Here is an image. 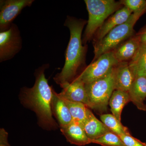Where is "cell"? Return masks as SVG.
Here are the masks:
<instances>
[{
    "label": "cell",
    "mask_w": 146,
    "mask_h": 146,
    "mask_svg": "<svg viewBox=\"0 0 146 146\" xmlns=\"http://www.w3.org/2000/svg\"><path fill=\"white\" fill-rule=\"evenodd\" d=\"M82 126L86 136L91 141L108 132H112L102 122L95 117L91 110H89L87 119Z\"/></svg>",
    "instance_id": "2e32d148"
},
{
    "label": "cell",
    "mask_w": 146,
    "mask_h": 146,
    "mask_svg": "<svg viewBox=\"0 0 146 146\" xmlns=\"http://www.w3.org/2000/svg\"><path fill=\"white\" fill-rule=\"evenodd\" d=\"M115 68L102 78L85 84L89 108L100 112L107 110L110 97L115 90Z\"/></svg>",
    "instance_id": "5b68a950"
},
{
    "label": "cell",
    "mask_w": 146,
    "mask_h": 146,
    "mask_svg": "<svg viewBox=\"0 0 146 146\" xmlns=\"http://www.w3.org/2000/svg\"><path fill=\"white\" fill-rule=\"evenodd\" d=\"M123 6L128 9L132 13L146 11V1L145 0H121Z\"/></svg>",
    "instance_id": "7402d4cb"
},
{
    "label": "cell",
    "mask_w": 146,
    "mask_h": 146,
    "mask_svg": "<svg viewBox=\"0 0 146 146\" xmlns=\"http://www.w3.org/2000/svg\"><path fill=\"white\" fill-rule=\"evenodd\" d=\"M22 47V37L16 24H12L8 30L0 33L1 62L13 58L20 51Z\"/></svg>",
    "instance_id": "52a82bcc"
},
{
    "label": "cell",
    "mask_w": 146,
    "mask_h": 146,
    "mask_svg": "<svg viewBox=\"0 0 146 146\" xmlns=\"http://www.w3.org/2000/svg\"><path fill=\"white\" fill-rule=\"evenodd\" d=\"M135 78L129 62H119L114 71L115 90L128 92Z\"/></svg>",
    "instance_id": "8fae6325"
},
{
    "label": "cell",
    "mask_w": 146,
    "mask_h": 146,
    "mask_svg": "<svg viewBox=\"0 0 146 146\" xmlns=\"http://www.w3.org/2000/svg\"><path fill=\"white\" fill-rule=\"evenodd\" d=\"M102 122L113 133L119 136L124 134H130L128 128L123 125L121 121H119L113 115L103 114L100 116Z\"/></svg>",
    "instance_id": "ffe728a7"
},
{
    "label": "cell",
    "mask_w": 146,
    "mask_h": 146,
    "mask_svg": "<svg viewBox=\"0 0 146 146\" xmlns=\"http://www.w3.org/2000/svg\"><path fill=\"white\" fill-rule=\"evenodd\" d=\"M119 63L113 52H108L92 61L77 77L85 84L91 83L107 75Z\"/></svg>",
    "instance_id": "8992f818"
},
{
    "label": "cell",
    "mask_w": 146,
    "mask_h": 146,
    "mask_svg": "<svg viewBox=\"0 0 146 146\" xmlns=\"http://www.w3.org/2000/svg\"><path fill=\"white\" fill-rule=\"evenodd\" d=\"M51 109L53 115L59 123V127L69 124L72 121V118L69 108L58 94L53 89L51 102Z\"/></svg>",
    "instance_id": "9a60e30c"
},
{
    "label": "cell",
    "mask_w": 146,
    "mask_h": 146,
    "mask_svg": "<svg viewBox=\"0 0 146 146\" xmlns=\"http://www.w3.org/2000/svg\"><path fill=\"white\" fill-rule=\"evenodd\" d=\"M49 67V64H44L35 70L34 85L31 88H22L19 98L25 107L35 112L39 126L50 131L57 129L59 126L53 117L52 111L53 89L49 85L45 76V71Z\"/></svg>",
    "instance_id": "6da1fadb"
},
{
    "label": "cell",
    "mask_w": 146,
    "mask_h": 146,
    "mask_svg": "<svg viewBox=\"0 0 146 146\" xmlns=\"http://www.w3.org/2000/svg\"><path fill=\"white\" fill-rule=\"evenodd\" d=\"M60 87L63 90L58 95L61 98L71 101L82 103L89 108L85 84L78 77L71 83L66 84Z\"/></svg>",
    "instance_id": "30bf717a"
},
{
    "label": "cell",
    "mask_w": 146,
    "mask_h": 146,
    "mask_svg": "<svg viewBox=\"0 0 146 146\" xmlns=\"http://www.w3.org/2000/svg\"><path fill=\"white\" fill-rule=\"evenodd\" d=\"M34 0H1L0 31L8 30L16 17L25 7L31 6Z\"/></svg>",
    "instance_id": "ba28073f"
},
{
    "label": "cell",
    "mask_w": 146,
    "mask_h": 146,
    "mask_svg": "<svg viewBox=\"0 0 146 146\" xmlns=\"http://www.w3.org/2000/svg\"><path fill=\"white\" fill-rule=\"evenodd\" d=\"M60 97L69 108L73 121L78 122L82 125L88 118L90 110L89 108L82 103L71 101Z\"/></svg>",
    "instance_id": "d6986e66"
},
{
    "label": "cell",
    "mask_w": 146,
    "mask_h": 146,
    "mask_svg": "<svg viewBox=\"0 0 146 146\" xmlns=\"http://www.w3.org/2000/svg\"><path fill=\"white\" fill-rule=\"evenodd\" d=\"M8 133L4 129L0 130V145L1 146H10L8 142Z\"/></svg>",
    "instance_id": "cb8c5ba5"
},
{
    "label": "cell",
    "mask_w": 146,
    "mask_h": 146,
    "mask_svg": "<svg viewBox=\"0 0 146 146\" xmlns=\"http://www.w3.org/2000/svg\"><path fill=\"white\" fill-rule=\"evenodd\" d=\"M91 143L102 146H126L119 136L113 132L106 133L100 138L91 141Z\"/></svg>",
    "instance_id": "44dd1931"
},
{
    "label": "cell",
    "mask_w": 146,
    "mask_h": 146,
    "mask_svg": "<svg viewBox=\"0 0 146 146\" xmlns=\"http://www.w3.org/2000/svg\"><path fill=\"white\" fill-rule=\"evenodd\" d=\"M60 128L67 141L71 144L82 146L91 143V140L86 136L82 125L78 122L72 120L69 124Z\"/></svg>",
    "instance_id": "7c38bea8"
},
{
    "label": "cell",
    "mask_w": 146,
    "mask_h": 146,
    "mask_svg": "<svg viewBox=\"0 0 146 146\" xmlns=\"http://www.w3.org/2000/svg\"><path fill=\"white\" fill-rule=\"evenodd\" d=\"M141 43L136 34L131 36L112 51L119 62H129L138 52Z\"/></svg>",
    "instance_id": "4fadbf2b"
},
{
    "label": "cell",
    "mask_w": 146,
    "mask_h": 146,
    "mask_svg": "<svg viewBox=\"0 0 146 146\" xmlns=\"http://www.w3.org/2000/svg\"><path fill=\"white\" fill-rule=\"evenodd\" d=\"M136 35L140 39L141 44L146 45V25L140 30Z\"/></svg>",
    "instance_id": "d4e9b609"
},
{
    "label": "cell",
    "mask_w": 146,
    "mask_h": 146,
    "mask_svg": "<svg viewBox=\"0 0 146 146\" xmlns=\"http://www.w3.org/2000/svg\"><path fill=\"white\" fill-rule=\"evenodd\" d=\"M132 13L131 11L123 6L110 16L94 34L92 39L93 44L101 40L116 27L126 22Z\"/></svg>",
    "instance_id": "9c48e42d"
},
{
    "label": "cell",
    "mask_w": 146,
    "mask_h": 146,
    "mask_svg": "<svg viewBox=\"0 0 146 146\" xmlns=\"http://www.w3.org/2000/svg\"><path fill=\"white\" fill-rule=\"evenodd\" d=\"M87 21L67 16L64 25L69 29L70 39L66 53L65 64L62 70L54 78L60 86L71 83L76 78L78 72L85 64L87 45L82 42V33Z\"/></svg>",
    "instance_id": "7a4b0ae2"
},
{
    "label": "cell",
    "mask_w": 146,
    "mask_h": 146,
    "mask_svg": "<svg viewBox=\"0 0 146 146\" xmlns=\"http://www.w3.org/2000/svg\"><path fill=\"white\" fill-rule=\"evenodd\" d=\"M146 11L133 13L125 23L116 27L99 42L93 44L94 57L96 60L102 55L112 51L120 44L136 34L133 27L137 21Z\"/></svg>",
    "instance_id": "277c9868"
},
{
    "label": "cell",
    "mask_w": 146,
    "mask_h": 146,
    "mask_svg": "<svg viewBox=\"0 0 146 146\" xmlns=\"http://www.w3.org/2000/svg\"><path fill=\"white\" fill-rule=\"evenodd\" d=\"M130 102V97L128 92L115 90L109 102L112 115L121 121V115L123 108Z\"/></svg>",
    "instance_id": "e0dca14e"
},
{
    "label": "cell",
    "mask_w": 146,
    "mask_h": 146,
    "mask_svg": "<svg viewBox=\"0 0 146 146\" xmlns=\"http://www.w3.org/2000/svg\"><path fill=\"white\" fill-rule=\"evenodd\" d=\"M131 102L138 109L146 111L144 101L146 99V77H136L128 92Z\"/></svg>",
    "instance_id": "5bb4252c"
},
{
    "label": "cell",
    "mask_w": 146,
    "mask_h": 146,
    "mask_svg": "<svg viewBox=\"0 0 146 146\" xmlns=\"http://www.w3.org/2000/svg\"><path fill=\"white\" fill-rule=\"evenodd\" d=\"M89 19L82 38L84 45L92 40L97 31L110 16L123 7L119 1L85 0Z\"/></svg>",
    "instance_id": "3957f363"
},
{
    "label": "cell",
    "mask_w": 146,
    "mask_h": 146,
    "mask_svg": "<svg viewBox=\"0 0 146 146\" xmlns=\"http://www.w3.org/2000/svg\"><path fill=\"white\" fill-rule=\"evenodd\" d=\"M129 64L135 78L146 77V45L141 44L138 52Z\"/></svg>",
    "instance_id": "ac0fdd59"
},
{
    "label": "cell",
    "mask_w": 146,
    "mask_h": 146,
    "mask_svg": "<svg viewBox=\"0 0 146 146\" xmlns=\"http://www.w3.org/2000/svg\"><path fill=\"white\" fill-rule=\"evenodd\" d=\"M126 146H146V143L134 138L130 134H124L119 136Z\"/></svg>",
    "instance_id": "603a6c76"
}]
</instances>
